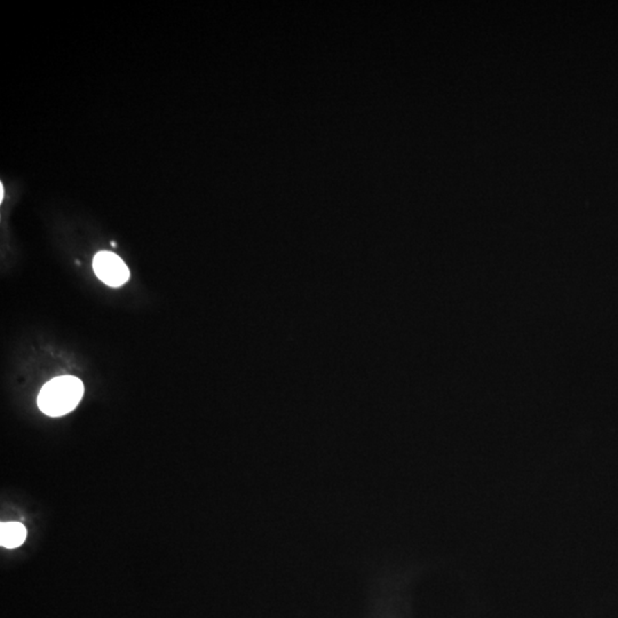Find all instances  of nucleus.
<instances>
[{
    "label": "nucleus",
    "mask_w": 618,
    "mask_h": 618,
    "mask_svg": "<svg viewBox=\"0 0 618 618\" xmlns=\"http://www.w3.org/2000/svg\"><path fill=\"white\" fill-rule=\"evenodd\" d=\"M83 395L84 385L77 377H56L40 389L38 406L49 417H61L75 409Z\"/></svg>",
    "instance_id": "obj_1"
},
{
    "label": "nucleus",
    "mask_w": 618,
    "mask_h": 618,
    "mask_svg": "<svg viewBox=\"0 0 618 618\" xmlns=\"http://www.w3.org/2000/svg\"><path fill=\"white\" fill-rule=\"evenodd\" d=\"M93 268L95 274L105 284L118 288L130 278V271L125 262L112 252H98L94 257Z\"/></svg>",
    "instance_id": "obj_2"
},
{
    "label": "nucleus",
    "mask_w": 618,
    "mask_h": 618,
    "mask_svg": "<svg viewBox=\"0 0 618 618\" xmlns=\"http://www.w3.org/2000/svg\"><path fill=\"white\" fill-rule=\"evenodd\" d=\"M26 538V526L20 522H1L0 524V545L5 549H17Z\"/></svg>",
    "instance_id": "obj_3"
}]
</instances>
